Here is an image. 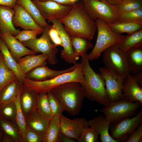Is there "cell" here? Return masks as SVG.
Here are the masks:
<instances>
[{
    "label": "cell",
    "instance_id": "cell-18",
    "mask_svg": "<svg viewBox=\"0 0 142 142\" xmlns=\"http://www.w3.org/2000/svg\"><path fill=\"white\" fill-rule=\"evenodd\" d=\"M74 65L66 69L55 70L49 68L45 65L38 66L26 74V78L35 81H40L52 79L62 74L73 70Z\"/></svg>",
    "mask_w": 142,
    "mask_h": 142
},
{
    "label": "cell",
    "instance_id": "cell-50",
    "mask_svg": "<svg viewBox=\"0 0 142 142\" xmlns=\"http://www.w3.org/2000/svg\"><path fill=\"white\" fill-rule=\"evenodd\" d=\"M2 142H14L10 137L3 133Z\"/></svg>",
    "mask_w": 142,
    "mask_h": 142
},
{
    "label": "cell",
    "instance_id": "cell-48",
    "mask_svg": "<svg viewBox=\"0 0 142 142\" xmlns=\"http://www.w3.org/2000/svg\"><path fill=\"white\" fill-rule=\"evenodd\" d=\"M40 1H50L55 2L58 3L65 5H72L68 0H38Z\"/></svg>",
    "mask_w": 142,
    "mask_h": 142
},
{
    "label": "cell",
    "instance_id": "cell-21",
    "mask_svg": "<svg viewBox=\"0 0 142 142\" xmlns=\"http://www.w3.org/2000/svg\"><path fill=\"white\" fill-rule=\"evenodd\" d=\"M14 14L13 8L0 5V33L16 36L19 32L13 23Z\"/></svg>",
    "mask_w": 142,
    "mask_h": 142
},
{
    "label": "cell",
    "instance_id": "cell-22",
    "mask_svg": "<svg viewBox=\"0 0 142 142\" xmlns=\"http://www.w3.org/2000/svg\"><path fill=\"white\" fill-rule=\"evenodd\" d=\"M125 52L130 73L133 74L142 71V44L130 48Z\"/></svg>",
    "mask_w": 142,
    "mask_h": 142
},
{
    "label": "cell",
    "instance_id": "cell-19",
    "mask_svg": "<svg viewBox=\"0 0 142 142\" xmlns=\"http://www.w3.org/2000/svg\"><path fill=\"white\" fill-rule=\"evenodd\" d=\"M89 127L93 129L99 134L102 142H118L109 133L110 123L104 115L100 114L88 120Z\"/></svg>",
    "mask_w": 142,
    "mask_h": 142
},
{
    "label": "cell",
    "instance_id": "cell-28",
    "mask_svg": "<svg viewBox=\"0 0 142 142\" xmlns=\"http://www.w3.org/2000/svg\"><path fill=\"white\" fill-rule=\"evenodd\" d=\"M61 133L59 117L53 116L49 120L44 142H59Z\"/></svg>",
    "mask_w": 142,
    "mask_h": 142
},
{
    "label": "cell",
    "instance_id": "cell-53",
    "mask_svg": "<svg viewBox=\"0 0 142 142\" xmlns=\"http://www.w3.org/2000/svg\"><path fill=\"white\" fill-rule=\"evenodd\" d=\"M99 0L101 1H105V0Z\"/></svg>",
    "mask_w": 142,
    "mask_h": 142
},
{
    "label": "cell",
    "instance_id": "cell-12",
    "mask_svg": "<svg viewBox=\"0 0 142 142\" xmlns=\"http://www.w3.org/2000/svg\"><path fill=\"white\" fill-rule=\"evenodd\" d=\"M32 1L44 18L49 21L62 19L69 12L73 5L63 4L50 1Z\"/></svg>",
    "mask_w": 142,
    "mask_h": 142
},
{
    "label": "cell",
    "instance_id": "cell-14",
    "mask_svg": "<svg viewBox=\"0 0 142 142\" xmlns=\"http://www.w3.org/2000/svg\"><path fill=\"white\" fill-rule=\"evenodd\" d=\"M58 31L61 39L63 49L60 53L61 58L66 62L74 64L78 59L75 56L72 45L71 38L59 20L52 19L49 21Z\"/></svg>",
    "mask_w": 142,
    "mask_h": 142
},
{
    "label": "cell",
    "instance_id": "cell-35",
    "mask_svg": "<svg viewBox=\"0 0 142 142\" xmlns=\"http://www.w3.org/2000/svg\"><path fill=\"white\" fill-rule=\"evenodd\" d=\"M17 108L14 102L0 105V116L16 123Z\"/></svg>",
    "mask_w": 142,
    "mask_h": 142
},
{
    "label": "cell",
    "instance_id": "cell-47",
    "mask_svg": "<svg viewBox=\"0 0 142 142\" xmlns=\"http://www.w3.org/2000/svg\"><path fill=\"white\" fill-rule=\"evenodd\" d=\"M75 140L65 135L62 132L60 136L59 142H75Z\"/></svg>",
    "mask_w": 142,
    "mask_h": 142
},
{
    "label": "cell",
    "instance_id": "cell-11",
    "mask_svg": "<svg viewBox=\"0 0 142 142\" xmlns=\"http://www.w3.org/2000/svg\"><path fill=\"white\" fill-rule=\"evenodd\" d=\"M142 123V109L132 118H124L113 124L110 127V134L114 139L125 141L128 136L134 132Z\"/></svg>",
    "mask_w": 142,
    "mask_h": 142
},
{
    "label": "cell",
    "instance_id": "cell-36",
    "mask_svg": "<svg viewBox=\"0 0 142 142\" xmlns=\"http://www.w3.org/2000/svg\"><path fill=\"white\" fill-rule=\"evenodd\" d=\"M116 7L119 16L126 12L142 8V0H125Z\"/></svg>",
    "mask_w": 142,
    "mask_h": 142
},
{
    "label": "cell",
    "instance_id": "cell-17",
    "mask_svg": "<svg viewBox=\"0 0 142 142\" xmlns=\"http://www.w3.org/2000/svg\"><path fill=\"white\" fill-rule=\"evenodd\" d=\"M122 99L142 104V87L130 74L125 78L123 84Z\"/></svg>",
    "mask_w": 142,
    "mask_h": 142
},
{
    "label": "cell",
    "instance_id": "cell-8",
    "mask_svg": "<svg viewBox=\"0 0 142 142\" xmlns=\"http://www.w3.org/2000/svg\"><path fill=\"white\" fill-rule=\"evenodd\" d=\"M102 53L103 61L105 67L124 78L130 74L125 52L114 45L105 49Z\"/></svg>",
    "mask_w": 142,
    "mask_h": 142
},
{
    "label": "cell",
    "instance_id": "cell-5",
    "mask_svg": "<svg viewBox=\"0 0 142 142\" xmlns=\"http://www.w3.org/2000/svg\"><path fill=\"white\" fill-rule=\"evenodd\" d=\"M95 21L97 36L94 47L88 54L89 60L99 58L104 50L110 47L117 44L125 36L114 32L109 28L108 24L102 19H98Z\"/></svg>",
    "mask_w": 142,
    "mask_h": 142
},
{
    "label": "cell",
    "instance_id": "cell-52",
    "mask_svg": "<svg viewBox=\"0 0 142 142\" xmlns=\"http://www.w3.org/2000/svg\"><path fill=\"white\" fill-rule=\"evenodd\" d=\"M70 3L72 4H73L75 3V2L78 0H68Z\"/></svg>",
    "mask_w": 142,
    "mask_h": 142
},
{
    "label": "cell",
    "instance_id": "cell-24",
    "mask_svg": "<svg viewBox=\"0 0 142 142\" xmlns=\"http://www.w3.org/2000/svg\"><path fill=\"white\" fill-rule=\"evenodd\" d=\"M47 57L44 54H32L24 56L17 62L22 72L26 75L36 67L41 65H46Z\"/></svg>",
    "mask_w": 142,
    "mask_h": 142
},
{
    "label": "cell",
    "instance_id": "cell-16",
    "mask_svg": "<svg viewBox=\"0 0 142 142\" xmlns=\"http://www.w3.org/2000/svg\"><path fill=\"white\" fill-rule=\"evenodd\" d=\"M0 37L4 41L11 55L17 62L24 56L37 53L24 46L13 36L0 33Z\"/></svg>",
    "mask_w": 142,
    "mask_h": 142
},
{
    "label": "cell",
    "instance_id": "cell-41",
    "mask_svg": "<svg viewBox=\"0 0 142 142\" xmlns=\"http://www.w3.org/2000/svg\"><path fill=\"white\" fill-rule=\"evenodd\" d=\"M44 31L38 30H24L20 31L15 37L22 43L24 41L36 38L38 35L42 33Z\"/></svg>",
    "mask_w": 142,
    "mask_h": 142
},
{
    "label": "cell",
    "instance_id": "cell-23",
    "mask_svg": "<svg viewBox=\"0 0 142 142\" xmlns=\"http://www.w3.org/2000/svg\"><path fill=\"white\" fill-rule=\"evenodd\" d=\"M0 50L6 65L14 73L17 79L23 83L26 75L22 72L17 62L11 55L5 43L0 37Z\"/></svg>",
    "mask_w": 142,
    "mask_h": 142
},
{
    "label": "cell",
    "instance_id": "cell-37",
    "mask_svg": "<svg viewBox=\"0 0 142 142\" xmlns=\"http://www.w3.org/2000/svg\"><path fill=\"white\" fill-rule=\"evenodd\" d=\"M22 90L19 93L14 102L16 104L17 108L16 123L24 140L27 126L25 118L22 110L20 103V98Z\"/></svg>",
    "mask_w": 142,
    "mask_h": 142
},
{
    "label": "cell",
    "instance_id": "cell-43",
    "mask_svg": "<svg viewBox=\"0 0 142 142\" xmlns=\"http://www.w3.org/2000/svg\"><path fill=\"white\" fill-rule=\"evenodd\" d=\"M126 142H142V123L137 127L135 130L130 134L125 140Z\"/></svg>",
    "mask_w": 142,
    "mask_h": 142
},
{
    "label": "cell",
    "instance_id": "cell-13",
    "mask_svg": "<svg viewBox=\"0 0 142 142\" xmlns=\"http://www.w3.org/2000/svg\"><path fill=\"white\" fill-rule=\"evenodd\" d=\"M59 118L61 132L75 140H77L82 131L89 127L88 120L84 118L70 119L62 114Z\"/></svg>",
    "mask_w": 142,
    "mask_h": 142
},
{
    "label": "cell",
    "instance_id": "cell-3",
    "mask_svg": "<svg viewBox=\"0 0 142 142\" xmlns=\"http://www.w3.org/2000/svg\"><path fill=\"white\" fill-rule=\"evenodd\" d=\"M51 92L59 101L64 111L73 116L79 114L85 98L80 83H66L55 87Z\"/></svg>",
    "mask_w": 142,
    "mask_h": 142
},
{
    "label": "cell",
    "instance_id": "cell-46",
    "mask_svg": "<svg viewBox=\"0 0 142 142\" xmlns=\"http://www.w3.org/2000/svg\"><path fill=\"white\" fill-rule=\"evenodd\" d=\"M138 84L142 87V71L132 75Z\"/></svg>",
    "mask_w": 142,
    "mask_h": 142
},
{
    "label": "cell",
    "instance_id": "cell-26",
    "mask_svg": "<svg viewBox=\"0 0 142 142\" xmlns=\"http://www.w3.org/2000/svg\"><path fill=\"white\" fill-rule=\"evenodd\" d=\"M49 119L40 115L36 109L25 118L26 126L31 129L44 134L47 128Z\"/></svg>",
    "mask_w": 142,
    "mask_h": 142
},
{
    "label": "cell",
    "instance_id": "cell-27",
    "mask_svg": "<svg viewBox=\"0 0 142 142\" xmlns=\"http://www.w3.org/2000/svg\"><path fill=\"white\" fill-rule=\"evenodd\" d=\"M17 3L22 6L41 28L44 29L50 27L32 0H17Z\"/></svg>",
    "mask_w": 142,
    "mask_h": 142
},
{
    "label": "cell",
    "instance_id": "cell-49",
    "mask_svg": "<svg viewBox=\"0 0 142 142\" xmlns=\"http://www.w3.org/2000/svg\"><path fill=\"white\" fill-rule=\"evenodd\" d=\"M125 0H105L109 4L116 6Z\"/></svg>",
    "mask_w": 142,
    "mask_h": 142
},
{
    "label": "cell",
    "instance_id": "cell-9",
    "mask_svg": "<svg viewBox=\"0 0 142 142\" xmlns=\"http://www.w3.org/2000/svg\"><path fill=\"white\" fill-rule=\"evenodd\" d=\"M49 28L44 29L39 38L22 43L24 46L37 53H40L45 55L48 63L51 65H54L58 62L56 55L58 49L50 38L48 33Z\"/></svg>",
    "mask_w": 142,
    "mask_h": 142
},
{
    "label": "cell",
    "instance_id": "cell-44",
    "mask_svg": "<svg viewBox=\"0 0 142 142\" xmlns=\"http://www.w3.org/2000/svg\"><path fill=\"white\" fill-rule=\"evenodd\" d=\"M48 33L52 43L57 46H62V41L57 30L52 26L49 28Z\"/></svg>",
    "mask_w": 142,
    "mask_h": 142
},
{
    "label": "cell",
    "instance_id": "cell-39",
    "mask_svg": "<svg viewBox=\"0 0 142 142\" xmlns=\"http://www.w3.org/2000/svg\"><path fill=\"white\" fill-rule=\"evenodd\" d=\"M48 99L53 116L59 117L64 111L61 103L51 92L47 93Z\"/></svg>",
    "mask_w": 142,
    "mask_h": 142
},
{
    "label": "cell",
    "instance_id": "cell-30",
    "mask_svg": "<svg viewBox=\"0 0 142 142\" xmlns=\"http://www.w3.org/2000/svg\"><path fill=\"white\" fill-rule=\"evenodd\" d=\"M108 25L111 30L118 34L123 33L129 34L142 29V24L127 21H117Z\"/></svg>",
    "mask_w": 142,
    "mask_h": 142
},
{
    "label": "cell",
    "instance_id": "cell-33",
    "mask_svg": "<svg viewBox=\"0 0 142 142\" xmlns=\"http://www.w3.org/2000/svg\"><path fill=\"white\" fill-rule=\"evenodd\" d=\"M36 109L44 118L50 119L53 116L48 98L47 93H39L37 101Z\"/></svg>",
    "mask_w": 142,
    "mask_h": 142
},
{
    "label": "cell",
    "instance_id": "cell-1",
    "mask_svg": "<svg viewBox=\"0 0 142 142\" xmlns=\"http://www.w3.org/2000/svg\"><path fill=\"white\" fill-rule=\"evenodd\" d=\"M59 21L71 37H82L90 41L97 30L95 21L89 16L81 2L73 4L69 12Z\"/></svg>",
    "mask_w": 142,
    "mask_h": 142
},
{
    "label": "cell",
    "instance_id": "cell-40",
    "mask_svg": "<svg viewBox=\"0 0 142 142\" xmlns=\"http://www.w3.org/2000/svg\"><path fill=\"white\" fill-rule=\"evenodd\" d=\"M99 138L98 133L89 127L82 131L77 140L79 142H98Z\"/></svg>",
    "mask_w": 142,
    "mask_h": 142
},
{
    "label": "cell",
    "instance_id": "cell-29",
    "mask_svg": "<svg viewBox=\"0 0 142 142\" xmlns=\"http://www.w3.org/2000/svg\"><path fill=\"white\" fill-rule=\"evenodd\" d=\"M0 127L3 133L14 142H24L23 139L16 123L0 116Z\"/></svg>",
    "mask_w": 142,
    "mask_h": 142
},
{
    "label": "cell",
    "instance_id": "cell-25",
    "mask_svg": "<svg viewBox=\"0 0 142 142\" xmlns=\"http://www.w3.org/2000/svg\"><path fill=\"white\" fill-rule=\"evenodd\" d=\"M23 85V83L17 79L4 86L0 92V105L14 102Z\"/></svg>",
    "mask_w": 142,
    "mask_h": 142
},
{
    "label": "cell",
    "instance_id": "cell-38",
    "mask_svg": "<svg viewBox=\"0 0 142 142\" xmlns=\"http://www.w3.org/2000/svg\"><path fill=\"white\" fill-rule=\"evenodd\" d=\"M117 21L129 22L142 24V8L126 12L118 16Z\"/></svg>",
    "mask_w": 142,
    "mask_h": 142
},
{
    "label": "cell",
    "instance_id": "cell-55",
    "mask_svg": "<svg viewBox=\"0 0 142 142\" xmlns=\"http://www.w3.org/2000/svg\"><path fill=\"white\" fill-rule=\"evenodd\" d=\"M33 0V1H34V0Z\"/></svg>",
    "mask_w": 142,
    "mask_h": 142
},
{
    "label": "cell",
    "instance_id": "cell-42",
    "mask_svg": "<svg viewBox=\"0 0 142 142\" xmlns=\"http://www.w3.org/2000/svg\"><path fill=\"white\" fill-rule=\"evenodd\" d=\"M44 134L34 131L26 127L24 142H44Z\"/></svg>",
    "mask_w": 142,
    "mask_h": 142
},
{
    "label": "cell",
    "instance_id": "cell-31",
    "mask_svg": "<svg viewBox=\"0 0 142 142\" xmlns=\"http://www.w3.org/2000/svg\"><path fill=\"white\" fill-rule=\"evenodd\" d=\"M142 44V29L125 36L123 38L115 45L126 52L130 48Z\"/></svg>",
    "mask_w": 142,
    "mask_h": 142
},
{
    "label": "cell",
    "instance_id": "cell-54",
    "mask_svg": "<svg viewBox=\"0 0 142 142\" xmlns=\"http://www.w3.org/2000/svg\"><path fill=\"white\" fill-rule=\"evenodd\" d=\"M1 53V52L0 50V55Z\"/></svg>",
    "mask_w": 142,
    "mask_h": 142
},
{
    "label": "cell",
    "instance_id": "cell-6",
    "mask_svg": "<svg viewBox=\"0 0 142 142\" xmlns=\"http://www.w3.org/2000/svg\"><path fill=\"white\" fill-rule=\"evenodd\" d=\"M139 102H131L123 99L109 102L99 111L103 114L111 124L114 123L125 117L136 114L141 106Z\"/></svg>",
    "mask_w": 142,
    "mask_h": 142
},
{
    "label": "cell",
    "instance_id": "cell-10",
    "mask_svg": "<svg viewBox=\"0 0 142 142\" xmlns=\"http://www.w3.org/2000/svg\"><path fill=\"white\" fill-rule=\"evenodd\" d=\"M99 70L104 80L106 92L109 102L122 99V89L125 78L105 67H101Z\"/></svg>",
    "mask_w": 142,
    "mask_h": 142
},
{
    "label": "cell",
    "instance_id": "cell-7",
    "mask_svg": "<svg viewBox=\"0 0 142 142\" xmlns=\"http://www.w3.org/2000/svg\"><path fill=\"white\" fill-rule=\"evenodd\" d=\"M81 0L86 12L93 20L95 21L101 19L108 24L117 21L118 16L116 6L109 4L105 0Z\"/></svg>",
    "mask_w": 142,
    "mask_h": 142
},
{
    "label": "cell",
    "instance_id": "cell-51",
    "mask_svg": "<svg viewBox=\"0 0 142 142\" xmlns=\"http://www.w3.org/2000/svg\"><path fill=\"white\" fill-rule=\"evenodd\" d=\"M3 132L0 127V142H2Z\"/></svg>",
    "mask_w": 142,
    "mask_h": 142
},
{
    "label": "cell",
    "instance_id": "cell-45",
    "mask_svg": "<svg viewBox=\"0 0 142 142\" xmlns=\"http://www.w3.org/2000/svg\"><path fill=\"white\" fill-rule=\"evenodd\" d=\"M17 0H0V5L13 8L17 4Z\"/></svg>",
    "mask_w": 142,
    "mask_h": 142
},
{
    "label": "cell",
    "instance_id": "cell-34",
    "mask_svg": "<svg viewBox=\"0 0 142 142\" xmlns=\"http://www.w3.org/2000/svg\"><path fill=\"white\" fill-rule=\"evenodd\" d=\"M17 79L14 73L4 63L1 53L0 55V92L6 85Z\"/></svg>",
    "mask_w": 142,
    "mask_h": 142
},
{
    "label": "cell",
    "instance_id": "cell-20",
    "mask_svg": "<svg viewBox=\"0 0 142 142\" xmlns=\"http://www.w3.org/2000/svg\"><path fill=\"white\" fill-rule=\"evenodd\" d=\"M39 93L23 85L20 95V103L25 118L36 109Z\"/></svg>",
    "mask_w": 142,
    "mask_h": 142
},
{
    "label": "cell",
    "instance_id": "cell-2",
    "mask_svg": "<svg viewBox=\"0 0 142 142\" xmlns=\"http://www.w3.org/2000/svg\"><path fill=\"white\" fill-rule=\"evenodd\" d=\"M84 77V82L80 84L85 97L92 101L105 106L109 103L105 89L104 80L100 73H96L91 67L87 53L81 56Z\"/></svg>",
    "mask_w": 142,
    "mask_h": 142
},
{
    "label": "cell",
    "instance_id": "cell-4",
    "mask_svg": "<svg viewBox=\"0 0 142 142\" xmlns=\"http://www.w3.org/2000/svg\"><path fill=\"white\" fill-rule=\"evenodd\" d=\"M74 65L75 68L72 71L62 74L49 80L37 81L26 78L23 85L38 93H47L51 92L55 87L66 83L76 82L81 84L84 81L82 65L81 63H78Z\"/></svg>",
    "mask_w": 142,
    "mask_h": 142
},
{
    "label": "cell",
    "instance_id": "cell-15",
    "mask_svg": "<svg viewBox=\"0 0 142 142\" xmlns=\"http://www.w3.org/2000/svg\"><path fill=\"white\" fill-rule=\"evenodd\" d=\"M14 14L13 23L14 26L19 27L24 30L44 31L36 22L32 17L21 5L16 4L13 8Z\"/></svg>",
    "mask_w": 142,
    "mask_h": 142
},
{
    "label": "cell",
    "instance_id": "cell-32",
    "mask_svg": "<svg viewBox=\"0 0 142 142\" xmlns=\"http://www.w3.org/2000/svg\"><path fill=\"white\" fill-rule=\"evenodd\" d=\"M71 42L75 55L78 59L79 56L86 53L92 48V44L87 39L80 37H71Z\"/></svg>",
    "mask_w": 142,
    "mask_h": 142
}]
</instances>
